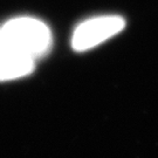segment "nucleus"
Wrapping results in <instances>:
<instances>
[{"instance_id":"1","label":"nucleus","mask_w":158,"mask_h":158,"mask_svg":"<svg viewBox=\"0 0 158 158\" xmlns=\"http://www.w3.org/2000/svg\"><path fill=\"white\" fill-rule=\"evenodd\" d=\"M5 51L36 60L49 51L52 34L42 21L34 18H15L0 27Z\"/></svg>"},{"instance_id":"2","label":"nucleus","mask_w":158,"mask_h":158,"mask_svg":"<svg viewBox=\"0 0 158 158\" xmlns=\"http://www.w3.org/2000/svg\"><path fill=\"white\" fill-rule=\"evenodd\" d=\"M125 21L117 15H107L89 19L77 26L72 38V46L75 51H88L124 28Z\"/></svg>"},{"instance_id":"3","label":"nucleus","mask_w":158,"mask_h":158,"mask_svg":"<svg viewBox=\"0 0 158 158\" xmlns=\"http://www.w3.org/2000/svg\"><path fill=\"white\" fill-rule=\"evenodd\" d=\"M35 60L21 55H0V81L19 79L33 72Z\"/></svg>"}]
</instances>
